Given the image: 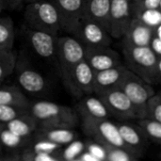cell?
I'll return each mask as SVG.
<instances>
[{
    "mask_svg": "<svg viewBox=\"0 0 161 161\" xmlns=\"http://www.w3.org/2000/svg\"><path fill=\"white\" fill-rule=\"evenodd\" d=\"M28 111L37 122L38 128L40 129H74L79 122L75 108L51 101L30 102Z\"/></svg>",
    "mask_w": 161,
    "mask_h": 161,
    "instance_id": "obj_1",
    "label": "cell"
},
{
    "mask_svg": "<svg viewBox=\"0 0 161 161\" xmlns=\"http://www.w3.org/2000/svg\"><path fill=\"white\" fill-rule=\"evenodd\" d=\"M124 65L140 78L154 86L161 81V58L148 46H123Z\"/></svg>",
    "mask_w": 161,
    "mask_h": 161,
    "instance_id": "obj_2",
    "label": "cell"
},
{
    "mask_svg": "<svg viewBox=\"0 0 161 161\" xmlns=\"http://www.w3.org/2000/svg\"><path fill=\"white\" fill-rule=\"evenodd\" d=\"M24 17L29 28L55 35L61 30L58 10L50 0H38L26 4Z\"/></svg>",
    "mask_w": 161,
    "mask_h": 161,
    "instance_id": "obj_3",
    "label": "cell"
},
{
    "mask_svg": "<svg viewBox=\"0 0 161 161\" xmlns=\"http://www.w3.org/2000/svg\"><path fill=\"white\" fill-rule=\"evenodd\" d=\"M85 46L74 36H58L56 59L62 80L77 63L85 59Z\"/></svg>",
    "mask_w": 161,
    "mask_h": 161,
    "instance_id": "obj_4",
    "label": "cell"
},
{
    "mask_svg": "<svg viewBox=\"0 0 161 161\" xmlns=\"http://www.w3.org/2000/svg\"><path fill=\"white\" fill-rule=\"evenodd\" d=\"M82 129L86 135H88L105 149L119 148L130 153L119 133L116 123H113L108 119L83 122Z\"/></svg>",
    "mask_w": 161,
    "mask_h": 161,
    "instance_id": "obj_5",
    "label": "cell"
},
{
    "mask_svg": "<svg viewBox=\"0 0 161 161\" xmlns=\"http://www.w3.org/2000/svg\"><path fill=\"white\" fill-rule=\"evenodd\" d=\"M119 89H121L131 101L137 112L138 120L146 118V102L156 93L153 86L128 70L124 80L119 86Z\"/></svg>",
    "mask_w": 161,
    "mask_h": 161,
    "instance_id": "obj_6",
    "label": "cell"
},
{
    "mask_svg": "<svg viewBox=\"0 0 161 161\" xmlns=\"http://www.w3.org/2000/svg\"><path fill=\"white\" fill-rule=\"evenodd\" d=\"M72 36L76 38L85 48L110 46L112 42V38L106 27L84 16Z\"/></svg>",
    "mask_w": 161,
    "mask_h": 161,
    "instance_id": "obj_7",
    "label": "cell"
},
{
    "mask_svg": "<svg viewBox=\"0 0 161 161\" xmlns=\"http://www.w3.org/2000/svg\"><path fill=\"white\" fill-rule=\"evenodd\" d=\"M97 97L106 107L109 116L116 118L119 122L138 120L134 106L121 89L116 88L108 91Z\"/></svg>",
    "mask_w": 161,
    "mask_h": 161,
    "instance_id": "obj_8",
    "label": "cell"
},
{
    "mask_svg": "<svg viewBox=\"0 0 161 161\" xmlns=\"http://www.w3.org/2000/svg\"><path fill=\"white\" fill-rule=\"evenodd\" d=\"M94 71L85 59L77 63L68 75L63 79V83L68 90L75 96L84 97L93 94Z\"/></svg>",
    "mask_w": 161,
    "mask_h": 161,
    "instance_id": "obj_9",
    "label": "cell"
},
{
    "mask_svg": "<svg viewBox=\"0 0 161 161\" xmlns=\"http://www.w3.org/2000/svg\"><path fill=\"white\" fill-rule=\"evenodd\" d=\"M132 19V0H111L108 30L112 39H122Z\"/></svg>",
    "mask_w": 161,
    "mask_h": 161,
    "instance_id": "obj_10",
    "label": "cell"
},
{
    "mask_svg": "<svg viewBox=\"0 0 161 161\" xmlns=\"http://www.w3.org/2000/svg\"><path fill=\"white\" fill-rule=\"evenodd\" d=\"M56 7L61 30L72 35L83 17V0H50Z\"/></svg>",
    "mask_w": 161,
    "mask_h": 161,
    "instance_id": "obj_11",
    "label": "cell"
},
{
    "mask_svg": "<svg viewBox=\"0 0 161 161\" xmlns=\"http://www.w3.org/2000/svg\"><path fill=\"white\" fill-rule=\"evenodd\" d=\"M25 35L29 46L39 58L44 59L56 58L58 35L29 27L26 28Z\"/></svg>",
    "mask_w": 161,
    "mask_h": 161,
    "instance_id": "obj_12",
    "label": "cell"
},
{
    "mask_svg": "<svg viewBox=\"0 0 161 161\" xmlns=\"http://www.w3.org/2000/svg\"><path fill=\"white\" fill-rule=\"evenodd\" d=\"M85 60L94 73L124 64L120 55L110 46L86 48Z\"/></svg>",
    "mask_w": 161,
    "mask_h": 161,
    "instance_id": "obj_13",
    "label": "cell"
},
{
    "mask_svg": "<svg viewBox=\"0 0 161 161\" xmlns=\"http://www.w3.org/2000/svg\"><path fill=\"white\" fill-rule=\"evenodd\" d=\"M116 125L125 144L133 156L136 158L141 157L148 149L150 142L137 124L118 122Z\"/></svg>",
    "mask_w": 161,
    "mask_h": 161,
    "instance_id": "obj_14",
    "label": "cell"
},
{
    "mask_svg": "<svg viewBox=\"0 0 161 161\" xmlns=\"http://www.w3.org/2000/svg\"><path fill=\"white\" fill-rule=\"evenodd\" d=\"M15 69L17 82L22 91L30 94H41L47 89L45 77L34 68L25 63L18 64L16 61Z\"/></svg>",
    "mask_w": 161,
    "mask_h": 161,
    "instance_id": "obj_15",
    "label": "cell"
},
{
    "mask_svg": "<svg viewBox=\"0 0 161 161\" xmlns=\"http://www.w3.org/2000/svg\"><path fill=\"white\" fill-rule=\"evenodd\" d=\"M127 72L128 69L124 64L96 72L94 74L93 94L98 96L108 91L119 88Z\"/></svg>",
    "mask_w": 161,
    "mask_h": 161,
    "instance_id": "obj_16",
    "label": "cell"
},
{
    "mask_svg": "<svg viewBox=\"0 0 161 161\" xmlns=\"http://www.w3.org/2000/svg\"><path fill=\"white\" fill-rule=\"evenodd\" d=\"M75 110L82 123L107 120L110 117L99 97L92 94L84 96L76 104Z\"/></svg>",
    "mask_w": 161,
    "mask_h": 161,
    "instance_id": "obj_17",
    "label": "cell"
},
{
    "mask_svg": "<svg viewBox=\"0 0 161 161\" xmlns=\"http://www.w3.org/2000/svg\"><path fill=\"white\" fill-rule=\"evenodd\" d=\"M154 29L143 25L136 19H132L123 39V46L129 47H144L148 46L152 38Z\"/></svg>",
    "mask_w": 161,
    "mask_h": 161,
    "instance_id": "obj_18",
    "label": "cell"
},
{
    "mask_svg": "<svg viewBox=\"0 0 161 161\" xmlns=\"http://www.w3.org/2000/svg\"><path fill=\"white\" fill-rule=\"evenodd\" d=\"M110 3L111 0H83V16L108 29Z\"/></svg>",
    "mask_w": 161,
    "mask_h": 161,
    "instance_id": "obj_19",
    "label": "cell"
},
{
    "mask_svg": "<svg viewBox=\"0 0 161 161\" xmlns=\"http://www.w3.org/2000/svg\"><path fill=\"white\" fill-rule=\"evenodd\" d=\"M77 137L74 129L69 128H52V129H40L35 131V138L38 141H47L60 146L71 143L75 141Z\"/></svg>",
    "mask_w": 161,
    "mask_h": 161,
    "instance_id": "obj_20",
    "label": "cell"
},
{
    "mask_svg": "<svg viewBox=\"0 0 161 161\" xmlns=\"http://www.w3.org/2000/svg\"><path fill=\"white\" fill-rule=\"evenodd\" d=\"M30 102L24 92L16 86L0 87V106H14L28 108Z\"/></svg>",
    "mask_w": 161,
    "mask_h": 161,
    "instance_id": "obj_21",
    "label": "cell"
},
{
    "mask_svg": "<svg viewBox=\"0 0 161 161\" xmlns=\"http://www.w3.org/2000/svg\"><path fill=\"white\" fill-rule=\"evenodd\" d=\"M5 127L20 138L26 139L38 129V124L30 113L12 120L5 125Z\"/></svg>",
    "mask_w": 161,
    "mask_h": 161,
    "instance_id": "obj_22",
    "label": "cell"
},
{
    "mask_svg": "<svg viewBox=\"0 0 161 161\" xmlns=\"http://www.w3.org/2000/svg\"><path fill=\"white\" fill-rule=\"evenodd\" d=\"M15 39L14 24L10 17H0V50L10 51Z\"/></svg>",
    "mask_w": 161,
    "mask_h": 161,
    "instance_id": "obj_23",
    "label": "cell"
},
{
    "mask_svg": "<svg viewBox=\"0 0 161 161\" xmlns=\"http://www.w3.org/2000/svg\"><path fill=\"white\" fill-rule=\"evenodd\" d=\"M137 125L142 131L149 142L160 144L161 143V123L148 118L139 119Z\"/></svg>",
    "mask_w": 161,
    "mask_h": 161,
    "instance_id": "obj_24",
    "label": "cell"
},
{
    "mask_svg": "<svg viewBox=\"0 0 161 161\" xmlns=\"http://www.w3.org/2000/svg\"><path fill=\"white\" fill-rule=\"evenodd\" d=\"M132 16L134 19L153 29L161 25V9H143L132 11Z\"/></svg>",
    "mask_w": 161,
    "mask_h": 161,
    "instance_id": "obj_25",
    "label": "cell"
},
{
    "mask_svg": "<svg viewBox=\"0 0 161 161\" xmlns=\"http://www.w3.org/2000/svg\"><path fill=\"white\" fill-rule=\"evenodd\" d=\"M16 61V57L11 50L0 53V85L13 73L15 70Z\"/></svg>",
    "mask_w": 161,
    "mask_h": 161,
    "instance_id": "obj_26",
    "label": "cell"
},
{
    "mask_svg": "<svg viewBox=\"0 0 161 161\" xmlns=\"http://www.w3.org/2000/svg\"><path fill=\"white\" fill-rule=\"evenodd\" d=\"M28 108L14 106H0V124L6 125L8 122L28 114Z\"/></svg>",
    "mask_w": 161,
    "mask_h": 161,
    "instance_id": "obj_27",
    "label": "cell"
},
{
    "mask_svg": "<svg viewBox=\"0 0 161 161\" xmlns=\"http://www.w3.org/2000/svg\"><path fill=\"white\" fill-rule=\"evenodd\" d=\"M146 118L161 123V96L159 93L152 95L145 106Z\"/></svg>",
    "mask_w": 161,
    "mask_h": 161,
    "instance_id": "obj_28",
    "label": "cell"
},
{
    "mask_svg": "<svg viewBox=\"0 0 161 161\" xmlns=\"http://www.w3.org/2000/svg\"><path fill=\"white\" fill-rule=\"evenodd\" d=\"M25 139L20 138L17 135L8 131L5 126L0 132V143L2 147H7L9 149H15L20 147Z\"/></svg>",
    "mask_w": 161,
    "mask_h": 161,
    "instance_id": "obj_29",
    "label": "cell"
},
{
    "mask_svg": "<svg viewBox=\"0 0 161 161\" xmlns=\"http://www.w3.org/2000/svg\"><path fill=\"white\" fill-rule=\"evenodd\" d=\"M107 151V161H138L137 158L125 150L119 148H108Z\"/></svg>",
    "mask_w": 161,
    "mask_h": 161,
    "instance_id": "obj_30",
    "label": "cell"
},
{
    "mask_svg": "<svg viewBox=\"0 0 161 161\" xmlns=\"http://www.w3.org/2000/svg\"><path fill=\"white\" fill-rule=\"evenodd\" d=\"M60 148H61L60 145L47 141H37V142L33 145V148L31 150L34 154L52 155L53 153L57 152Z\"/></svg>",
    "mask_w": 161,
    "mask_h": 161,
    "instance_id": "obj_31",
    "label": "cell"
},
{
    "mask_svg": "<svg viewBox=\"0 0 161 161\" xmlns=\"http://www.w3.org/2000/svg\"><path fill=\"white\" fill-rule=\"evenodd\" d=\"M85 147V144L79 141H74L71 143L68 144V147L63 152V158L64 160H72L75 158L77 156H79L83 149Z\"/></svg>",
    "mask_w": 161,
    "mask_h": 161,
    "instance_id": "obj_32",
    "label": "cell"
},
{
    "mask_svg": "<svg viewBox=\"0 0 161 161\" xmlns=\"http://www.w3.org/2000/svg\"><path fill=\"white\" fill-rule=\"evenodd\" d=\"M161 0H135L132 1V11L143 9H160Z\"/></svg>",
    "mask_w": 161,
    "mask_h": 161,
    "instance_id": "obj_33",
    "label": "cell"
},
{
    "mask_svg": "<svg viewBox=\"0 0 161 161\" xmlns=\"http://www.w3.org/2000/svg\"><path fill=\"white\" fill-rule=\"evenodd\" d=\"M148 47L158 58H161V25L154 28V32L149 42Z\"/></svg>",
    "mask_w": 161,
    "mask_h": 161,
    "instance_id": "obj_34",
    "label": "cell"
},
{
    "mask_svg": "<svg viewBox=\"0 0 161 161\" xmlns=\"http://www.w3.org/2000/svg\"><path fill=\"white\" fill-rule=\"evenodd\" d=\"M88 153H90L92 156L96 158L98 160L104 161L107 158V151L104 147H102L97 142H89L87 144Z\"/></svg>",
    "mask_w": 161,
    "mask_h": 161,
    "instance_id": "obj_35",
    "label": "cell"
},
{
    "mask_svg": "<svg viewBox=\"0 0 161 161\" xmlns=\"http://www.w3.org/2000/svg\"><path fill=\"white\" fill-rule=\"evenodd\" d=\"M5 8L15 9L24 4V0H2Z\"/></svg>",
    "mask_w": 161,
    "mask_h": 161,
    "instance_id": "obj_36",
    "label": "cell"
},
{
    "mask_svg": "<svg viewBox=\"0 0 161 161\" xmlns=\"http://www.w3.org/2000/svg\"><path fill=\"white\" fill-rule=\"evenodd\" d=\"M34 161H60L54 158L52 155L46 154H34Z\"/></svg>",
    "mask_w": 161,
    "mask_h": 161,
    "instance_id": "obj_37",
    "label": "cell"
},
{
    "mask_svg": "<svg viewBox=\"0 0 161 161\" xmlns=\"http://www.w3.org/2000/svg\"><path fill=\"white\" fill-rule=\"evenodd\" d=\"M20 161H34V153L31 149H26L24 151L23 155L20 157Z\"/></svg>",
    "mask_w": 161,
    "mask_h": 161,
    "instance_id": "obj_38",
    "label": "cell"
},
{
    "mask_svg": "<svg viewBox=\"0 0 161 161\" xmlns=\"http://www.w3.org/2000/svg\"><path fill=\"white\" fill-rule=\"evenodd\" d=\"M81 161H100L98 160L96 158H94L93 156H92L90 153H85L81 156Z\"/></svg>",
    "mask_w": 161,
    "mask_h": 161,
    "instance_id": "obj_39",
    "label": "cell"
},
{
    "mask_svg": "<svg viewBox=\"0 0 161 161\" xmlns=\"http://www.w3.org/2000/svg\"><path fill=\"white\" fill-rule=\"evenodd\" d=\"M3 161H20V158L18 157H13V158H5Z\"/></svg>",
    "mask_w": 161,
    "mask_h": 161,
    "instance_id": "obj_40",
    "label": "cell"
},
{
    "mask_svg": "<svg viewBox=\"0 0 161 161\" xmlns=\"http://www.w3.org/2000/svg\"><path fill=\"white\" fill-rule=\"evenodd\" d=\"M4 9H6V8H5V6H4V4H3L2 0H0V13H1Z\"/></svg>",
    "mask_w": 161,
    "mask_h": 161,
    "instance_id": "obj_41",
    "label": "cell"
},
{
    "mask_svg": "<svg viewBox=\"0 0 161 161\" xmlns=\"http://www.w3.org/2000/svg\"><path fill=\"white\" fill-rule=\"evenodd\" d=\"M4 126H5L4 125L0 124V132H1V130L3 129V127H4ZM1 149H2V145H1V143H0V151H1Z\"/></svg>",
    "mask_w": 161,
    "mask_h": 161,
    "instance_id": "obj_42",
    "label": "cell"
},
{
    "mask_svg": "<svg viewBox=\"0 0 161 161\" xmlns=\"http://www.w3.org/2000/svg\"><path fill=\"white\" fill-rule=\"evenodd\" d=\"M34 1H38V0H24V3L28 4V3H31V2H34Z\"/></svg>",
    "mask_w": 161,
    "mask_h": 161,
    "instance_id": "obj_43",
    "label": "cell"
},
{
    "mask_svg": "<svg viewBox=\"0 0 161 161\" xmlns=\"http://www.w3.org/2000/svg\"><path fill=\"white\" fill-rule=\"evenodd\" d=\"M0 161H3V158H0Z\"/></svg>",
    "mask_w": 161,
    "mask_h": 161,
    "instance_id": "obj_44",
    "label": "cell"
},
{
    "mask_svg": "<svg viewBox=\"0 0 161 161\" xmlns=\"http://www.w3.org/2000/svg\"><path fill=\"white\" fill-rule=\"evenodd\" d=\"M2 52H4V51H2V50H0V53H2Z\"/></svg>",
    "mask_w": 161,
    "mask_h": 161,
    "instance_id": "obj_45",
    "label": "cell"
},
{
    "mask_svg": "<svg viewBox=\"0 0 161 161\" xmlns=\"http://www.w3.org/2000/svg\"><path fill=\"white\" fill-rule=\"evenodd\" d=\"M132 1H135V0H132Z\"/></svg>",
    "mask_w": 161,
    "mask_h": 161,
    "instance_id": "obj_46",
    "label": "cell"
}]
</instances>
